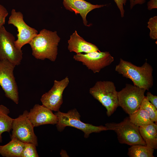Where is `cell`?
Returning a JSON list of instances; mask_svg holds the SVG:
<instances>
[{"instance_id":"f1b7e54d","label":"cell","mask_w":157,"mask_h":157,"mask_svg":"<svg viewBox=\"0 0 157 157\" xmlns=\"http://www.w3.org/2000/svg\"><path fill=\"white\" fill-rule=\"evenodd\" d=\"M0 147H1V146H0Z\"/></svg>"},{"instance_id":"d4e9b609","label":"cell","mask_w":157,"mask_h":157,"mask_svg":"<svg viewBox=\"0 0 157 157\" xmlns=\"http://www.w3.org/2000/svg\"><path fill=\"white\" fill-rule=\"evenodd\" d=\"M119 10L122 17L124 16V6H125L127 0H113Z\"/></svg>"},{"instance_id":"cb8c5ba5","label":"cell","mask_w":157,"mask_h":157,"mask_svg":"<svg viewBox=\"0 0 157 157\" xmlns=\"http://www.w3.org/2000/svg\"><path fill=\"white\" fill-rule=\"evenodd\" d=\"M8 14L6 9L0 4V28L5 24L6 18Z\"/></svg>"},{"instance_id":"3957f363","label":"cell","mask_w":157,"mask_h":157,"mask_svg":"<svg viewBox=\"0 0 157 157\" xmlns=\"http://www.w3.org/2000/svg\"><path fill=\"white\" fill-rule=\"evenodd\" d=\"M89 93L106 108L108 117H110L119 106L117 92L114 83L111 81H97L90 88Z\"/></svg>"},{"instance_id":"7a4b0ae2","label":"cell","mask_w":157,"mask_h":157,"mask_svg":"<svg viewBox=\"0 0 157 157\" xmlns=\"http://www.w3.org/2000/svg\"><path fill=\"white\" fill-rule=\"evenodd\" d=\"M153 70L151 66L147 62L138 67L122 58L115 68L118 74L131 79L134 85L146 90H149L153 85Z\"/></svg>"},{"instance_id":"9a60e30c","label":"cell","mask_w":157,"mask_h":157,"mask_svg":"<svg viewBox=\"0 0 157 157\" xmlns=\"http://www.w3.org/2000/svg\"><path fill=\"white\" fill-rule=\"evenodd\" d=\"M68 43L69 51L75 52L76 54L100 51L95 45L87 42L79 36L76 31L70 35Z\"/></svg>"},{"instance_id":"4fadbf2b","label":"cell","mask_w":157,"mask_h":157,"mask_svg":"<svg viewBox=\"0 0 157 157\" xmlns=\"http://www.w3.org/2000/svg\"><path fill=\"white\" fill-rule=\"evenodd\" d=\"M52 111L42 105L36 104L28 112L27 116L34 127L44 124H56L58 118Z\"/></svg>"},{"instance_id":"2e32d148","label":"cell","mask_w":157,"mask_h":157,"mask_svg":"<svg viewBox=\"0 0 157 157\" xmlns=\"http://www.w3.org/2000/svg\"><path fill=\"white\" fill-rule=\"evenodd\" d=\"M140 133L146 145L154 149H157V125L154 122L139 127Z\"/></svg>"},{"instance_id":"4316f807","label":"cell","mask_w":157,"mask_h":157,"mask_svg":"<svg viewBox=\"0 0 157 157\" xmlns=\"http://www.w3.org/2000/svg\"><path fill=\"white\" fill-rule=\"evenodd\" d=\"M157 0H150L147 3L148 9L150 10L157 8Z\"/></svg>"},{"instance_id":"ac0fdd59","label":"cell","mask_w":157,"mask_h":157,"mask_svg":"<svg viewBox=\"0 0 157 157\" xmlns=\"http://www.w3.org/2000/svg\"><path fill=\"white\" fill-rule=\"evenodd\" d=\"M10 112L7 107L0 105V143L2 142V133L5 132H10L12 130L13 119L9 116Z\"/></svg>"},{"instance_id":"ffe728a7","label":"cell","mask_w":157,"mask_h":157,"mask_svg":"<svg viewBox=\"0 0 157 157\" xmlns=\"http://www.w3.org/2000/svg\"><path fill=\"white\" fill-rule=\"evenodd\" d=\"M154 150L146 145L135 144L129 148L127 154L130 157H154Z\"/></svg>"},{"instance_id":"484cf974","label":"cell","mask_w":157,"mask_h":157,"mask_svg":"<svg viewBox=\"0 0 157 157\" xmlns=\"http://www.w3.org/2000/svg\"><path fill=\"white\" fill-rule=\"evenodd\" d=\"M146 94V97L148 100L157 109V96L149 92H147Z\"/></svg>"},{"instance_id":"603a6c76","label":"cell","mask_w":157,"mask_h":157,"mask_svg":"<svg viewBox=\"0 0 157 157\" xmlns=\"http://www.w3.org/2000/svg\"><path fill=\"white\" fill-rule=\"evenodd\" d=\"M147 27L150 30L149 35L151 38L155 40L157 39V17L155 16L151 18L148 22Z\"/></svg>"},{"instance_id":"6da1fadb","label":"cell","mask_w":157,"mask_h":157,"mask_svg":"<svg viewBox=\"0 0 157 157\" xmlns=\"http://www.w3.org/2000/svg\"><path fill=\"white\" fill-rule=\"evenodd\" d=\"M60 39L56 31L42 29L28 43L32 50V55L38 59L44 60L47 59L55 61L57 57L58 47Z\"/></svg>"},{"instance_id":"83f0119b","label":"cell","mask_w":157,"mask_h":157,"mask_svg":"<svg viewBox=\"0 0 157 157\" xmlns=\"http://www.w3.org/2000/svg\"><path fill=\"white\" fill-rule=\"evenodd\" d=\"M131 9L137 4H142L145 2V0H130Z\"/></svg>"},{"instance_id":"9c48e42d","label":"cell","mask_w":157,"mask_h":157,"mask_svg":"<svg viewBox=\"0 0 157 157\" xmlns=\"http://www.w3.org/2000/svg\"><path fill=\"white\" fill-rule=\"evenodd\" d=\"M15 66L7 60L0 61V85L6 96L18 104L19 100L18 87L13 74Z\"/></svg>"},{"instance_id":"52a82bcc","label":"cell","mask_w":157,"mask_h":157,"mask_svg":"<svg viewBox=\"0 0 157 157\" xmlns=\"http://www.w3.org/2000/svg\"><path fill=\"white\" fill-rule=\"evenodd\" d=\"M15 41L14 36L3 26L0 28V61L6 60L16 66L20 64L23 53L15 47Z\"/></svg>"},{"instance_id":"8992f818","label":"cell","mask_w":157,"mask_h":157,"mask_svg":"<svg viewBox=\"0 0 157 157\" xmlns=\"http://www.w3.org/2000/svg\"><path fill=\"white\" fill-rule=\"evenodd\" d=\"M145 91L135 85L126 84L124 88L117 92L119 106L129 115L132 114L139 108Z\"/></svg>"},{"instance_id":"e0dca14e","label":"cell","mask_w":157,"mask_h":157,"mask_svg":"<svg viewBox=\"0 0 157 157\" xmlns=\"http://www.w3.org/2000/svg\"><path fill=\"white\" fill-rule=\"evenodd\" d=\"M6 144L1 146L0 154L5 157H21L25 143L13 138Z\"/></svg>"},{"instance_id":"5bb4252c","label":"cell","mask_w":157,"mask_h":157,"mask_svg":"<svg viewBox=\"0 0 157 157\" xmlns=\"http://www.w3.org/2000/svg\"><path fill=\"white\" fill-rule=\"evenodd\" d=\"M63 4L66 9L76 15L79 14L82 18L84 24L86 26L88 22L86 17L87 14L93 10L106 6L104 5H94L85 0H63Z\"/></svg>"},{"instance_id":"8fae6325","label":"cell","mask_w":157,"mask_h":157,"mask_svg":"<svg viewBox=\"0 0 157 157\" xmlns=\"http://www.w3.org/2000/svg\"><path fill=\"white\" fill-rule=\"evenodd\" d=\"M8 24H12L17 28V39L14 43L15 47L19 49H21L25 44H28L38 33L36 29L25 23L23 19V14L20 12H16L14 9L11 11Z\"/></svg>"},{"instance_id":"7402d4cb","label":"cell","mask_w":157,"mask_h":157,"mask_svg":"<svg viewBox=\"0 0 157 157\" xmlns=\"http://www.w3.org/2000/svg\"><path fill=\"white\" fill-rule=\"evenodd\" d=\"M36 146L29 143H25L21 157H38Z\"/></svg>"},{"instance_id":"277c9868","label":"cell","mask_w":157,"mask_h":157,"mask_svg":"<svg viewBox=\"0 0 157 157\" xmlns=\"http://www.w3.org/2000/svg\"><path fill=\"white\" fill-rule=\"evenodd\" d=\"M55 114L58 118L56 126L59 131H63L66 126L72 127L82 131L84 133V138H87L91 133L109 130L105 126H95L83 122L80 120L79 113L76 108L70 110L67 113L59 111Z\"/></svg>"},{"instance_id":"44dd1931","label":"cell","mask_w":157,"mask_h":157,"mask_svg":"<svg viewBox=\"0 0 157 157\" xmlns=\"http://www.w3.org/2000/svg\"><path fill=\"white\" fill-rule=\"evenodd\" d=\"M139 108L146 110L151 120L157 124V109L148 100L146 96L143 99Z\"/></svg>"},{"instance_id":"7c38bea8","label":"cell","mask_w":157,"mask_h":157,"mask_svg":"<svg viewBox=\"0 0 157 157\" xmlns=\"http://www.w3.org/2000/svg\"><path fill=\"white\" fill-rule=\"evenodd\" d=\"M69 83L67 76L60 81L55 80L53 87L41 96L42 105L52 111L58 112L62 104L63 93Z\"/></svg>"},{"instance_id":"5b68a950","label":"cell","mask_w":157,"mask_h":157,"mask_svg":"<svg viewBox=\"0 0 157 157\" xmlns=\"http://www.w3.org/2000/svg\"><path fill=\"white\" fill-rule=\"evenodd\" d=\"M105 126L109 130L113 131L116 133L118 140L121 144L130 146L146 145L140 133L139 127L131 122L129 117L119 123H107Z\"/></svg>"},{"instance_id":"d6986e66","label":"cell","mask_w":157,"mask_h":157,"mask_svg":"<svg viewBox=\"0 0 157 157\" xmlns=\"http://www.w3.org/2000/svg\"><path fill=\"white\" fill-rule=\"evenodd\" d=\"M130 121L137 126H143L153 122L147 111L139 108L129 117Z\"/></svg>"},{"instance_id":"30bf717a","label":"cell","mask_w":157,"mask_h":157,"mask_svg":"<svg viewBox=\"0 0 157 157\" xmlns=\"http://www.w3.org/2000/svg\"><path fill=\"white\" fill-rule=\"evenodd\" d=\"M75 60L81 62L87 68L94 73L99 72L105 67L110 65L114 58L107 51H95L85 54L81 53L74 55Z\"/></svg>"},{"instance_id":"ba28073f","label":"cell","mask_w":157,"mask_h":157,"mask_svg":"<svg viewBox=\"0 0 157 157\" xmlns=\"http://www.w3.org/2000/svg\"><path fill=\"white\" fill-rule=\"evenodd\" d=\"M28 111L25 110L17 118L13 119L11 138H14L24 143L33 144L38 146V139L34 131V127L28 119Z\"/></svg>"}]
</instances>
